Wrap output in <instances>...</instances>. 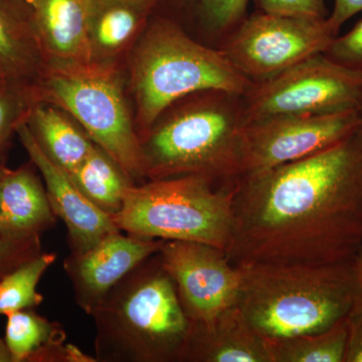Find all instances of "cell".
<instances>
[{"label":"cell","mask_w":362,"mask_h":362,"mask_svg":"<svg viewBox=\"0 0 362 362\" xmlns=\"http://www.w3.org/2000/svg\"><path fill=\"white\" fill-rule=\"evenodd\" d=\"M334 8L327 18L332 32L338 35L341 26L352 16L362 11V0H334Z\"/></svg>","instance_id":"30"},{"label":"cell","mask_w":362,"mask_h":362,"mask_svg":"<svg viewBox=\"0 0 362 362\" xmlns=\"http://www.w3.org/2000/svg\"><path fill=\"white\" fill-rule=\"evenodd\" d=\"M182 362H272L268 341L237 304L206 322H192Z\"/></svg>","instance_id":"14"},{"label":"cell","mask_w":362,"mask_h":362,"mask_svg":"<svg viewBox=\"0 0 362 362\" xmlns=\"http://www.w3.org/2000/svg\"><path fill=\"white\" fill-rule=\"evenodd\" d=\"M235 185L194 175L133 185L114 221L136 237L202 243L226 252L232 235Z\"/></svg>","instance_id":"7"},{"label":"cell","mask_w":362,"mask_h":362,"mask_svg":"<svg viewBox=\"0 0 362 362\" xmlns=\"http://www.w3.org/2000/svg\"><path fill=\"white\" fill-rule=\"evenodd\" d=\"M16 134L39 170L57 218L65 223L71 252H83L118 232L113 216L101 211L74 185L70 175L47 157L23 121Z\"/></svg>","instance_id":"13"},{"label":"cell","mask_w":362,"mask_h":362,"mask_svg":"<svg viewBox=\"0 0 362 362\" xmlns=\"http://www.w3.org/2000/svg\"><path fill=\"white\" fill-rule=\"evenodd\" d=\"M164 242L118 230L87 251L71 252L64 269L73 286L76 303L92 316L108 293L135 267L160 251Z\"/></svg>","instance_id":"12"},{"label":"cell","mask_w":362,"mask_h":362,"mask_svg":"<svg viewBox=\"0 0 362 362\" xmlns=\"http://www.w3.org/2000/svg\"><path fill=\"white\" fill-rule=\"evenodd\" d=\"M347 340L343 362H362V290L359 289L346 315Z\"/></svg>","instance_id":"29"},{"label":"cell","mask_w":362,"mask_h":362,"mask_svg":"<svg viewBox=\"0 0 362 362\" xmlns=\"http://www.w3.org/2000/svg\"><path fill=\"white\" fill-rule=\"evenodd\" d=\"M47 65L89 64V0H25Z\"/></svg>","instance_id":"15"},{"label":"cell","mask_w":362,"mask_h":362,"mask_svg":"<svg viewBox=\"0 0 362 362\" xmlns=\"http://www.w3.org/2000/svg\"><path fill=\"white\" fill-rule=\"evenodd\" d=\"M0 362H13L11 350L7 347L4 338L0 337Z\"/></svg>","instance_id":"32"},{"label":"cell","mask_w":362,"mask_h":362,"mask_svg":"<svg viewBox=\"0 0 362 362\" xmlns=\"http://www.w3.org/2000/svg\"><path fill=\"white\" fill-rule=\"evenodd\" d=\"M346 317L329 329L267 340L272 362H343L346 349Z\"/></svg>","instance_id":"23"},{"label":"cell","mask_w":362,"mask_h":362,"mask_svg":"<svg viewBox=\"0 0 362 362\" xmlns=\"http://www.w3.org/2000/svg\"><path fill=\"white\" fill-rule=\"evenodd\" d=\"M37 170L32 161L16 169L4 166L0 178V238L40 237L56 223Z\"/></svg>","instance_id":"16"},{"label":"cell","mask_w":362,"mask_h":362,"mask_svg":"<svg viewBox=\"0 0 362 362\" xmlns=\"http://www.w3.org/2000/svg\"><path fill=\"white\" fill-rule=\"evenodd\" d=\"M354 266L357 282H358L359 288L362 290V249L358 252V254L354 257Z\"/></svg>","instance_id":"31"},{"label":"cell","mask_w":362,"mask_h":362,"mask_svg":"<svg viewBox=\"0 0 362 362\" xmlns=\"http://www.w3.org/2000/svg\"><path fill=\"white\" fill-rule=\"evenodd\" d=\"M159 255L192 322H206L237 304L240 272L223 250L202 243L165 240Z\"/></svg>","instance_id":"11"},{"label":"cell","mask_w":362,"mask_h":362,"mask_svg":"<svg viewBox=\"0 0 362 362\" xmlns=\"http://www.w3.org/2000/svg\"><path fill=\"white\" fill-rule=\"evenodd\" d=\"M4 84H6V82H4V81L2 80V78L0 77V89L4 87Z\"/></svg>","instance_id":"34"},{"label":"cell","mask_w":362,"mask_h":362,"mask_svg":"<svg viewBox=\"0 0 362 362\" xmlns=\"http://www.w3.org/2000/svg\"><path fill=\"white\" fill-rule=\"evenodd\" d=\"M323 54L338 65L362 73V20L349 33L337 35Z\"/></svg>","instance_id":"26"},{"label":"cell","mask_w":362,"mask_h":362,"mask_svg":"<svg viewBox=\"0 0 362 362\" xmlns=\"http://www.w3.org/2000/svg\"><path fill=\"white\" fill-rule=\"evenodd\" d=\"M90 317L97 362H182L190 320L159 252L129 272Z\"/></svg>","instance_id":"3"},{"label":"cell","mask_w":362,"mask_h":362,"mask_svg":"<svg viewBox=\"0 0 362 362\" xmlns=\"http://www.w3.org/2000/svg\"><path fill=\"white\" fill-rule=\"evenodd\" d=\"M4 166H6L4 161H0V178H1L2 170H4Z\"/></svg>","instance_id":"33"},{"label":"cell","mask_w":362,"mask_h":362,"mask_svg":"<svg viewBox=\"0 0 362 362\" xmlns=\"http://www.w3.org/2000/svg\"><path fill=\"white\" fill-rule=\"evenodd\" d=\"M242 95L207 90L168 107L141 143L145 180L202 176L235 185L244 173Z\"/></svg>","instance_id":"2"},{"label":"cell","mask_w":362,"mask_h":362,"mask_svg":"<svg viewBox=\"0 0 362 362\" xmlns=\"http://www.w3.org/2000/svg\"><path fill=\"white\" fill-rule=\"evenodd\" d=\"M335 37L327 18L256 9L218 49L245 78L256 83L323 54Z\"/></svg>","instance_id":"9"},{"label":"cell","mask_w":362,"mask_h":362,"mask_svg":"<svg viewBox=\"0 0 362 362\" xmlns=\"http://www.w3.org/2000/svg\"><path fill=\"white\" fill-rule=\"evenodd\" d=\"M237 305L266 340L321 332L346 317L359 285L354 259L330 265L246 264Z\"/></svg>","instance_id":"4"},{"label":"cell","mask_w":362,"mask_h":362,"mask_svg":"<svg viewBox=\"0 0 362 362\" xmlns=\"http://www.w3.org/2000/svg\"><path fill=\"white\" fill-rule=\"evenodd\" d=\"M42 252L40 237L26 239L0 238V280L16 267Z\"/></svg>","instance_id":"27"},{"label":"cell","mask_w":362,"mask_h":362,"mask_svg":"<svg viewBox=\"0 0 362 362\" xmlns=\"http://www.w3.org/2000/svg\"><path fill=\"white\" fill-rule=\"evenodd\" d=\"M130 77L140 140L182 98L207 90L243 95L251 85L220 49L195 40L168 18L145 26L133 52Z\"/></svg>","instance_id":"5"},{"label":"cell","mask_w":362,"mask_h":362,"mask_svg":"<svg viewBox=\"0 0 362 362\" xmlns=\"http://www.w3.org/2000/svg\"><path fill=\"white\" fill-rule=\"evenodd\" d=\"M361 98L362 73L318 54L251 83L242 103L247 124L271 116L359 110Z\"/></svg>","instance_id":"8"},{"label":"cell","mask_w":362,"mask_h":362,"mask_svg":"<svg viewBox=\"0 0 362 362\" xmlns=\"http://www.w3.org/2000/svg\"><path fill=\"white\" fill-rule=\"evenodd\" d=\"M159 0H89L88 33L93 63H118L139 37Z\"/></svg>","instance_id":"17"},{"label":"cell","mask_w":362,"mask_h":362,"mask_svg":"<svg viewBox=\"0 0 362 362\" xmlns=\"http://www.w3.org/2000/svg\"><path fill=\"white\" fill-rule=\"evenodd\" d=\"M359 113H361V120H362V98H361V107H359Z\"/></svg>","instance_id":"35"},{"label":"cell","mask_w":362,"mask_h":362,"mask_svg":"<svg viewBox=\"0 0 362 362\" xmlns=\"http://www.w3.org/2000/svg\"><path fill=\"white\" fill-rule=\"evenodd\" d=\"M25 123L42 151L69 175L95 144L70 115L51 104H33Z\"/></svg>","instance_id":"20"},{"label":"cell","mask_w":362,"mask_h":362,"mask_svg":"<svg viewBox=\"0 0 362 362\" xmlns=\"http://www.w3.org/2000/svg\"><path fill=\"white\" fill-rule=\"evenodd\" d=\"M6 340L13 362H97L75 345L66 343V331L35 309L7 315Z\"/></svg>","instance_id":"19"},{"label":"cell","mask_w":362,"mask_h":362,"mask_svg":"<svg viewBox=\"0 0 362 362\" xmlns=\"http://www.w3.org/2000/svg\"><path fill=\"white\" fill-rule=\"evenodd\" d=\"M256 9L282 16L327 18L325 0H252Z\"/></svg>","instance_id":"28"},{"label":"cell","mask_w":362,"mask_h":362,"mask_svg":"<svg viewBox=\"0 0 362 362\" xmlns=\"http://www.w3.org/2000/svg\"><path fill=\"white\" fill-rule=\"evenodd\" d=\"M45 65L28 2L0 0V77L8 84L33 86Z\"/></svg>","instance_id":"18"},{"label":"cell","mask_w":362,"mask_h":362,"mask_svg":"<svg viewBox=\"0 0 362 362\" xmlns=\"http://www.w3.org/2000/svg\"><path fill=\"white\" fill-rule=\"evenodd\" d=\"M57 258L56 252H42L0 280V316L35 309L42 303L44 297L37 292V284Z\"/></svg>","instance_id":"24"},{"label":"cell","mask_w":362,"mask_h":362,"mask_svg":"<svg viewBox=\"0 0 362 362\" xmlns=\"http://www.w3.org/2000/svg\"><path fill=\"white\" fill-rule=\"evenodd\" d=\"M32 92L35 103L51 104L70 115L134 185L146 181L118 63L45 65Z\"/></svg>","instance_id":"6"},{"label":"cell","mask_w":362,"mask_h":362,"mask_svg":"<svg viewBox=\"0 0 362 362\" xmlns=\"http://www.w3.org/2000/svg\"><path fill=\"white\" fill-rule=\"evenodd\" d=\"M32 86L8 84L0 89V161L16 128L28 115L35 104Z\"/></svg>","instance_id":"25"},{"label":"cell","mask_w":362,"mask_h":362,"mask_svg":"<svg viewBox=\"0 0 362 362\" xmlns=\"http://www.w3.org/2000/svg\"><path fill=\"white\" fill-rule=\"evenodd\" d=\"M252 0H182L190 28L187 33L218 49L249 16Z\"/></svg>","instance_id":"22"},{"label":"cell","mask_w":362,"mask_h":362,"mask_svg":"<svg viewBox=\"0 0 362 362\" xmlns=\"http://www.w3.org/2000/svg\"><path fill=\"white\" fill-rule=\"evenodd\" d=\"M362 249V126L329 148L240 176L226 254L233 265H330Z\"/></svg>","instance_id":"1"},{"label":"cell","mask_w":362,"mask_h":362,"mask_svg":"<svg viewBox=\"0 0 362 362\" xmlns=\"http://www.w3.org/2000/svg\"><path fill=\"white\" fill-rule=\"evenodd\" d=\"M361 126L359 110L251 121L245 126L243 175L313 156L341 142Z\"/></svg>","instance_id":"10"},{"label":"cell","mask_w":362,"mask_h":362,"mask_svg":"<svg viewBox=\"0 0 362 362\" xmlns=\"http://www.w3.org/2000/svg\"><path fill=\"white\" fill-rule=\"evenodd\" d=\"M69 175L90 202L112 216L121 211L126 192L134 185L96 143L82 163Z\"/></svg>","instance_id":"21"}]
</instances>
